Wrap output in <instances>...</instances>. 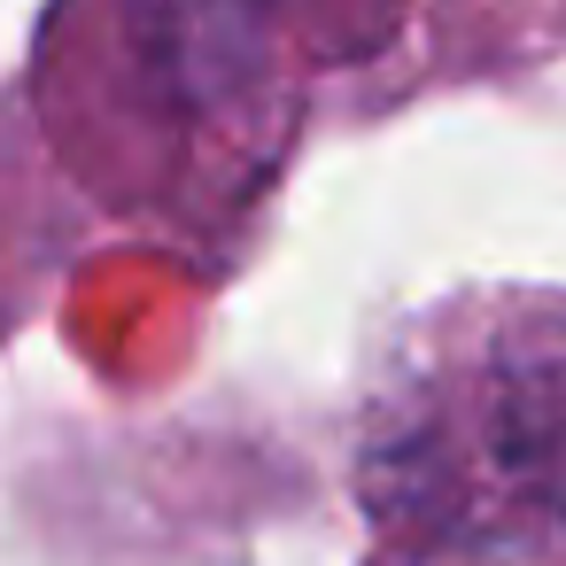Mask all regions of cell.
I'll use <instances>...</instances> for the list:
<instances>
[{"label": "cell", "mask_w": 566, "mask_h": 566, "mask_svg": "<svg viewBox=\"0 0 566 566\" xmlns=\"http://www.w3.org/2000/svg\"><path fill=\"white\" fill-rule=\"evenodd\" d=\"M496 458L504 473L566 527V326H551L496 396Z\"/></svg>", "instance_id": "obj_1"}]
</instances>
